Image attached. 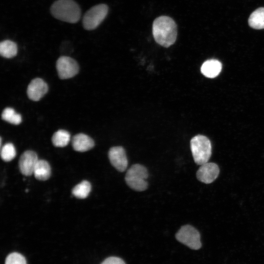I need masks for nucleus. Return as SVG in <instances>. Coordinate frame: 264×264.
<instances>
[{"label":"nucleus","mask_w":264,"mask_h":264,"mask_svg":"<svg viewBox=\"0 0 264 264\" xmlns=\"http://www.w3.org/2000/svg\"><path fill=\"white\" fill-rule=\"evenodd\" d=\"M190 148L195 162L201 165L208 162L212 154L210 140L205 136L198 134L190 141Z\"/></svg>","instance_id":"3"},{"label":"nucleus","mask_w":264,"mask_h":264,"mask_svg":"<svg viewBox=\"0 0 264 264\" xmlns=\"http://www.w3.org/2000/svg\"><path fill=\"white\" fill-rule=\"evenodd\" d=\"M39 159L37 154L32 151H26L21 156L19 161L21 173L26 176L33 174L35 167Z\"/></svg>","instance_id":"10"},{"label":"nucleus","mask_w":264,"mask_h":264,"mask_svg":"<svg viewBox=\"0 0 264 264\" xmlns=\"http://www.w3.org/2000/svg\"><path fill=\"white\" fill-rule=\"evenodd\" d=\"M48 86L42 79L37 78L33 79L28 86L27 94L32 101L40 100L47 92Z\"/></svg>","instance_id":"11"},{"label":"nucleus","mask_w":264,"mask_h":264,"mask_svg":"<svg viewBox=\"0 0 264 264\" xmlns=\"http://www.w3.org/2000/svg\"><path fill=\"white\" fill-rule=\"evenodd\" d=\"M18 47L16 44L10 40H4L0 44V55L6 58H11L17 53Z\"/></svg>","instance_id":"16"},{"label":"nucleus","mask_w":264,"mask_h":264,"mask_svg":"<svg viewBox=\"0 0 264 264\" xmlns=\"http://www.w3.org/2000/svg\"><path fill=\"white\" fill-rule=\"evenodd\" d=\"M56 69L62 79L72 78L79 71V66L75 60L68 56H61L56 62Z\"/></svg>","instance_id":"7"},{"label":"nucleus","mask_w":264,"mask_h":264,"mask_svg":"<svg viewBox=\"0 0 264 264\" xmlns=\"http://www.w3.org/2000/svg\"><path fill=\"white\" fill-rule=\"evenodd\" d=\"M148 177L147 169L144 166L135 164L132 165L127 171L125 181L132 189L137 191H143L148 188L146 180Z\"/></svg>","instance_id":"4"},{"label":"nucleus","mask_w":264,"mask_h":264,"mask_svg":"<svg viewBox=\"0 0 264 264\" xmlns=\"http://www.w3.org/2000/svg\"><path fill=\"white\" fill-rule=\"evenodd\" d=\"M108 156L111 165L118 171L123 172L126 169L128 162L125 151L122 147L111 148Z\"/></svg>","instance_id":"9"},{"label":"nucleus","mask_w":264,"mask_h":264,"mask_svg":"<svg viewBox=\"0 0 264 264\" xmlns=\"http://www.w3.org/2000/svg\"><path fill=\"white\" fill-rule=\"evenodd\" d=\"M101 264H126L124 261L117 257H110L106 259Z\"/></svg>","instance_id":"22"},{"label":"nucleus","mask_w":264,"mask_h":264,"mask_svg":"<svg viewBox=\"0 0 264 264\" xmlns=\"http://www.w3.org/2000/svg\"><path fill=\"white\" fill-rule=\"evenodd\" d=\"M16 155V151L14 145L11 143L4 144L0 150V156L4 161H10L13 159Z\"/></svg>","instance_id":"20"},{"label":"nucleus","mask_w":264,"mask_h":264,"mask_svg":"<svg viewBox=\"0 0 264 264\" xmlns=\"http://www.w3.org/2000/svg\"><path fill=\"white\" fill-rule=\"evenodd\" d=\"M33 174L38 180H47L51 174V168L48 162L45 160H39L35 167Z\"/></svg>","instance_id":"14"},{"label":"nucleus","mask_w":264,"mask_h":264,"mask_svg":"<svg viewBox=\"0 0 264 264\" xmlns=\"http://www.w3.org/2000/svg\"><path fill=\"white\" fill-rule=\"evenodd\" d=\"M91 189L90 183L87 180H83L73 188L72 193L77 198L84 199L88 196Z\"/></svg>","instance_id":"18"},{"label":"nucleus","mask_w":264,"mask_h":264,"mask_svg":"<svg viewBox=\"0 0 264 264\" xmlns=\"http://www.w3.org/2000/svg\"><path fill=\"white\" fill-rule=\"evenodd\" d=\"M248 23L253 28H264V7H261L254 11L250 16Z\"/></svg>","instance_id":"15"},{"label":"nucleus","mask_w":264,"mask_h":264,"mask_svg":"<svg viewBox=\"0 0 264 264\" xmlns=\"http://www.w3.org/2000/svg\"><path fill=\"white\" fill-rule=\"evenodd\" d=\"M72 145L74 150L84 152L92 149L94 146L93 140L84 133H78L72 139Z\"/></svg>","instance_id":"12"},{"label":"nucleus","mask_w":264,"mask_h":264,"mask_svg":"<svg viewBox=\"0 0 264 264\" xmlns=\"http://www.w3.org/2000/svg\"><path fill=\"white\" fill-rule=\"evenodd\" d=\"M108 12V7L105 4H100L92 7L84 16V28L87 30L95 29L105 19Z\"/></svg>","instance_id":"5"},{"label":"nucleus","mask_w":264,"mask_h":264,"mask_svg":"<svg viewBox=\"0 0 264 264\" xmlns=\"http://www.w3.org/2000/svg\"><path fill=\"white\" fill-rule=\"evenodd\" d=\"M220 173L218 165L213 162H207L200 166L196 173L198 179L205 184L213 182Z\"/></svg>","instance_id":"8"},{"label":"nucleus","mask_w":264,"mask_h":264,"mask_svg":"<svg viewBox=\"0 0 264 264\" xmlns=\"http://www.w3.org/2000/svg\"><path fill=\"white\" fill-rule=\"evenodd\" d=\"M5 264H27V263L23 256L18 252H13L7 256Z\"/></svg>","instance_id":"21"},{"label":"nucleus","mask_w":264,"mask_h":264,"mask_svg":"<svg viewBox=\"0 0 264 264\" xmlns=\"http://www.w3.org/2000/svg\"><path fill=\"white\" fill-rule=\"evenodd\" d=\"M69 133L64 130H60L55 132L52 137V142L57 147H64L67 145L70 141Z\"/></svg>","instance_id":"17"},{"label":"nucleus","mask_w":264,"mask_h":264,"mask_svg":"<svg viewBox=\"0 0 264 264\" xmlns=\"http://www.w3.org/2000/svg\"><path fill=\"white\" fill-rule=\"evenodd\" d=\"M1 118L4 121L16 125L20 124L22 121L21 115L11 108H6L3 110Z\"/></svg>","instance_id":"19"},{"label":"nucleus","mask_w":264,"mask_h":264,"mask_svg":"<svg viewBox=\"0 0 264 264\" xmlns=\"http://www.w3.org/2000/svg\"><path fill=\"white\" fill-rule=\"evenodd\" d=\"M176 238L191 249L198 250L201 247L199 232L190 225L182 226L176 233Z\"/></svg>","instance_id":"6"},{"label":"nucleus","mask_w":264,"mask_h":264,"mask_svg":"<svg viewBox=\"0 0 264 264\" xmlns=\"http://www.w3.org/2000/svg\"><path fill=\"white\" fill-rule=\"evenodd\" d=\"M50 11L57 19L71 23L77 22L81 15L79 6L73 0H58L53 3Z\"/></svg>","instance_id":"2"},{"label":"nucleus","mask_w":264,"mask_h":264,"mask_svg":"<svg viewBox=\"0 0 264 264\" xmlns=\"http://www.w3.org/2000/svg\"><path fill=\"white\" fill-rule=\"evenodd\" d=\"M153 34L157 44L165 47H169L176 41V25L175 21L169 17H159L153 22Z\"/></svg>","instance_id":"1"},{"label":"nucleus","mask_w":264,"mask_h":264,"mask_svg":"<svg viewBox=\"0 0 264 264\" xmlns=\"http://www.w3.org/2000/svg\"><path fill=\"white\" fill-rule=\"evenodd\" d=\"M222 68L221 63L215 59H210L205 61L202 65L200 70L205 77L213 78L217 77Z\"/></svg>","instance_id":"13"}]
</instances>
